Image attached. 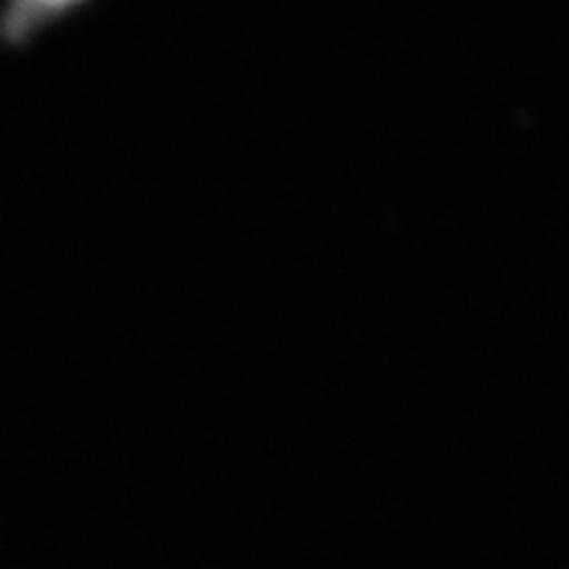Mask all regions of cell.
I'll use <instances>...</instances> for the list:
<instances>
[{"instance_id": "1", "label": "cell", "mask_w": 569, "mask_h": 569, "mask_svg": "<svg viewBox=\"0 0 569 569\" xmlns=\"http://www.w3.org/2000/svg\"><path fill=\"white\" fill-rule=\"evenodd\" d=\"M83 3L88 0H6L0 8V43L27 48L36 36Z\"/></svg>"}]
</instances>
